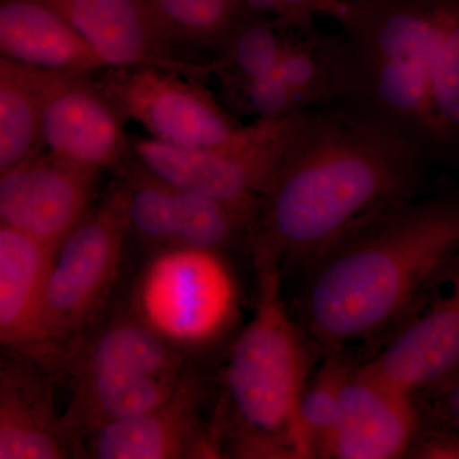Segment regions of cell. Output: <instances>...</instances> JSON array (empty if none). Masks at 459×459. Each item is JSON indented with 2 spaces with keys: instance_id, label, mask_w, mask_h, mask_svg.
Listing matches in <instances>:
<instances>
[{
  "instance_id": "cell-1",
  "label": "cell",
  "mask_w": 459,
  "mask_h": 459,
  "mask_svg": "<svg viewBox=\"0 0 459 459\" xmlns=\"http://www.w3.org/2000/svg\"><path fill=\"white\" fill-rule=\"evenodd\" d=\"M422 151L347 104L303 111L256 201L255 256L307 265L374 214L413 198Z\"/></svg>"
},
{
  "instance_id": "cell-2",
  "label": "cell",
  "mask_w": 459,
  "mask_h": 459,
  "mask_svg": "<svg viewBox=\"0 0 459 459\" xmlns=\"http://www.w3.org/2000/svg\"><path fill=\"white\" fill-rule=\"evenodd\" d=\"M459 256V195L407 199L307 263L301 313L329 349L377 337Z\"/></svg>"
},
{
  "instance_id": "cell-3",
  "label": "cell",
  "mask_w": 459,
  "mask_h": 459,
  "mask_svg": "<svg viewBox=\"0 0 459 459\" xmlns=\"http://www.w3.org/2000/svg\"><path fill=\"white\" fill-rule=\"evenodd\" d=\"M255 313L230 351L225 385L241 424L238 457L309 458L298 409L309 376L303 333L287 312L283 271L268 256H255Z\"/></svg>"
},
{
  "instance_id": "cell-4",
  "label": "cell",
  "mask_w": 459,
  "mask_h": 459,
  "mask_svg": "<svg viewBox=\"0 0 459 459\" xmlns=\"http://www.w3.org/2000/svg\"><path fill=\"white\" fill-rule=\"evenodd\" d=\"M341 23L351 89L344 104L420 150L440 144L431 107L437 0H349Z\"/></svg>"
},
{
  "instance_id": "cell-5",
  "label": "cell",
  "mask_w": 459,
  "mask_h": 459,
  "mask_svg": "<svg viewBox=\"0 0 459 459\" xmlns=\"http://www.w3.org/2000/svg\"><path fill=\"white\" fill-rule=\"evenodd\" d=\"M60 371L71 380L65 415L81 437L155 409L186 376V355L131 314L96 325L72 344Z\"/></svg>"
},
{
  "instance_id": "cell-6",
  "label": "cell",
  "mask_w": 459,
  "mask_h": 459,
  "mask_svg": "<svg viewBox=\"0 0 459 459\" xmlns=\"http://www.w3.org/2000/svg\"><path fill=\"white\" fill-rule=\"evenodd\" d=\"M126 312L183 355L205 351L237 328L240 282L225 252L161 247L138 271Z\"/></svg>"
},
{
  "instance_id": "cell-7",
  "label": "cell",
  "mask_w": 459,
  "mask_h": 459,
  "mask_svg": "<svg viewBox=\"0 0 459 459\" xmlns=\"http://www.w3.org/2000/svg\"><path fill=\"white\" fill-rule=\"evenodd\" d=\"M126 193L115 179L56 247L42 296L39 364L59 374L66 351L101 319L129 240Z\"/></svg>"
},
{
  "instance_id": "cell-8",
  "label": "cell",
  "mask_w": 459,
  "mask_h": 459,
  "mask_svg": "<svg viewBox=\"0 0 459 459\" xmlns=\"http://www.w3.org/2000/svg\"><path fill=\"white\" fill-rule=\"evenodd\" d=\"M299 114L247 123L237 140L216 147H178L132 138L133 156L160 179L252 211L276 171Z\"/></svg>"
},
{
  "instance_id": "cell-9",
  "label": "cell",
  "mask_w": 459,
  "mask_h": 459,
  "mask_svg": "<svg viewBox=\"0 0 459 459\" xmlns=\"http://www.w3.org/2000/svg\"><path fill=\"white\" fill-rule=\"evenodd\" d=\"M93 82L122 115L152 140L178 147H216L237 140L238 122L204 81L159 66L107 68Z\"/></svg>"
},
{
  "instance_id": "cell-10",
  "label": "cell",
  "mask_w": 459,
  "mask_h": 459,
  "mask_svg": "<svg viewBox=\"0 0 459 459\" xmlns=\"http://www.w3.org/2000/svg\"><path fill=\"white\" fill-rule=\"evenodd\" d=\"M18 65L38 105L42 150L87 170L119 174L133 159L132 138L92 75Z\"/></svg>"
},
{
  "instance_id": "cell-11",
  "label": "cell",
  "mask_w": 459,
  "mask_h": 459,
  "mask_svg": "<svg viewBox=\"0 0 459 459\" xmlns=\"http://www.w3.org/2000/svg\"><path fill=\"white\" fill-rule=\"evenodd\" d=\"M100 177L39 151L0 174V225L57 247L95 204Z\"/></svg>"
},
{
  "instance_id": "cell-12",
  "label": "cell",
  "mask_w": 459,
  "mask_h": 459,
  "mask_svg": "<svg viewBox=\"0 0 459 459\" xmlns=\"http://www.w3.org/2000/svg\"><path fill=\"white\" fill-rule=\"evenodd\" d=\"M413 394L369 365L351 369L341 391L325 458L397 459L415 440Z\"/></svg>"
},
{
  "instance_id": "cell-13",
  "label": "cell",
  "mask_w": 459,
  "mask_h": 459,
  "mask_svg": "<svg viewBox=\"0 0 459 459\" xmlns=\"http://www.w3.org/2000/svg\"><path fill=\"white\" fill-rule=\"evenodd\" d=\"M202 388L186 371L155 409L113 422L86 437L83 453L96 459L212 458L220 455L201 420Z\"/></svg>"
},
{
  "instance_id": "cell-14",
  "label": "cell",
  "mask_w": 459,
  "mask_h": 459,
  "mask_svg": "<svg viewBox=\"0 0 459 459\" xmlns=\"http://www.w3.org/2000/svg\"><path fill=\"white\" fill-rule=\"evenodd\" d=\"M54 376L25 356L5 353L0 377V459H65L81 442L56 407Z\"/></svg>"
},
{
  "instance_id": "cell-15",
  "label": "cell",
  "mask_w": 459,
  "mask_h": 459,
  "mask_svg": "<svg viewBox=\"0 0 459 459\" xmlns=\"http://www.w3.org/2000/svg\"><path fill=\"white\" fill-rule=\"evenodd\" d=\"M74 30L108 68L159 66L204 81L207 62L166 53L151 27L143 0H40Z\"/></svg>"
},
{
  "instance_id": "cell-16",
  "label": "cell",
  "mask_w": 459,
  "mask_h": 459,
  "mask_svg": "<svg viewBox=\"0 0 459 459\" xmlns=\"http://www.w3.org/2000/svg\"><path fill=\"white\" fill-rule=\"evenodd\" d=\"M368 365L412 394L458 369L459 256L448 294L410 323Z\"/></svg>"
},
{
  "instance_id": "cell-17",
  "label": "cell",
  "mask_w": 459,
  "mask_h": 459,
  "mask_svg": "<svg viewBox=\"0 0 459 459\" xmlns=\"http://www.w3.org/2000/svg\"><path fill=\"white\" fill-rule=\"evenodd\" d=\"M0 57L80 75L108 68L65 18L40 0H0Z\"/></svg>"
},
{
  "instance_id": "cell-18",
  "label": "cell",
  "mask_w": 459,
  "mask_h": 459,
  "mask_svg": "<svg viewBox=\"0 0 459 459\" xmlns=\"http://www.w3.org/2000/svg\"><path fill=\"white\" fill-rule=\"evenodd\" d=\"M56 247L0 225V349L39 362L42 296Z\"/></svg>"
},
{
  "instance_id": "cell-19",
  "label": "cell",
  "mask_w": 459,
  "mask_h": 459,
  "mask_svg": "<svg viewBox=\"0 0 459 459\" xmlns=\"http://www.w3.org/2000/svg\"><path fill=\"white\" fill-rule=\"evenodd\" d=\"M276 72L300 113L346 102L351 89L350 60L342 35L286 29Z\"/></svg>"
},
{
  "instance_id": "cell-20",
  "label": "cell",
  "mask_w": 459,
  "mask_h": 459,
  "mask_svg": "<svg viewBox=\"0 0 459 459\" xmlns=\"http://www.w3.org/2000/svg\"><path fill=\"white\" fill-rule=\"evenodd\" d=\"M160 47L178 59H210L249 13L241 0H143Z\"/></svg>"
},
{
  "instance_id": "cell-21",
  "label": "cell",
  "mask_w": 459,
  "mask_h": 459,
  "mask_svg": "<svg viewBox=\"0 0 459 459\" xmlns=\"http://www.w3.org/2000/svg\"><path fill=\"white\" fill-rule=\"evenodd\" d=\"M286 29L276 17L249 14L210 60L226 108L255 81L272 74L279 62Z\"/></svg>"
},
{
  "instance_id": "cell-22",
  "label": "cell",
  "mask_w": 459,
  "mask_h": 459,
  "mask_svg": "<svg viewBox=\"0 0 459 459\" xmlns=\"http://www.w3.org/2000/svg\"><path fill=\"white\" fill-rule=\"evenodd\" d=\"M431 107L440 144H459V0H437Z\"/></svg>"
},
{
  "instance_id": "cell-23",
  "label": "cell",
  "mask_w": 459,
  "mask_h": 459,
  "mask_svg": "<svg viewBox=\"0 0 459 459\" xmlns=\"http://www.w3.org/2000/svg\"><path fill=\"white\" fill-rule=\"evenodd\" d=\"M41 150L38 105L22 69L0 57V174Z\"/></svg>"
},
{
  "instance_id": "cell-24",
  "label": "cell",
  "mask_w": 459,
  "mask_h": 459,
  "mask_svg": "<svg viewBox=\"0 0 459 459\" xmlns=\"http://www.w3.org/2000/svg\"><path fill=\"white\" fill-rule=\"evenodd\" d=\"M352 368L334 353L312 382H307L298 409V424L307 455L325 457L336 421L341 391Z\"/></svg>"
},
{
  "instance_id": "cell-25",
  "label": "cell",
  "mask_w": 459,
  "mask_h": 459,
  "mask_svg": "<svg viewBox=\"0 0 459 459\" xmlns=\"http://www.w3.org/2000/svg\"><path fill=\"white\" fill-rule=\"evenodd\" d=\"M277 20L289 29H309L316 26L314 18L327 16L343 23L350 13L349 0H279Z\"/></svg>"
},
{
  "instance_id": "cell-26",
  "label": "cell",
  "mask_w": 459,
  "mask_h": 459,
  "mask_svg": "<svg viewBox=\"0 0 459 459\" xmlns=\"http://www.w3.org/2000/svg\"><path fill=\"white\" fill-rule=\"evenodd\" d=\"M415 455L418 458L459 459V437H434L418 446Z\"/></svg>"
},
{
  "instance_id": "cell-27",
  "label": "cell",
  "mask_w": 459,
  "mask_h": 459,
  "mask_svg": "<svg viewBox=\"0 0 459 459\" xmlns=\"http://www.w3.org/2000/svg\"><path fill=\"white\" fill-rule=\"evenodd\" d=\"M247 13L255 16L280 17L279 0H241Z\"/></svg>"
},
{
  "instance_id": "cell-28",
  "label": "cell",
  "mask_w": 459,
  "mask_h": 459,
  "mask_svg": "<svg viewBox=\"0 0 459 459\" xmlns=\"http://www.w3.org/2000/svg\"><path fill=\"white\" fill-rule=\"evenodd\" d=\"M446 407L449 416L459 425V380L446 394Z\"/></svg>"
},
{
  "instance_id": "cell-29",
  "label": "cell",
  "mask_w": 459,
  "mask_h": 459,
  "mask_svg": "<svg viewBox=\"0 0 459 459\" xmlns=\"http://www.w3.org/2000/svg\"><path fill=\"white\" fill-rule=\"evenodd\" d=\"M5 352L0 349V377H2L3 368H4Z\"/></svg>"
}]
</instances>
